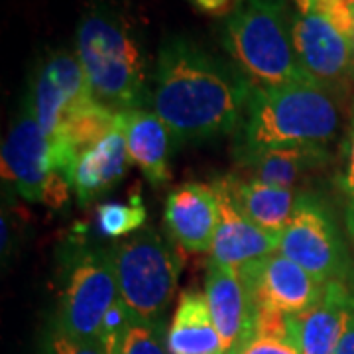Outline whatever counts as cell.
<instances>
[{"label": "cell", "mask_w": 354, "mask_h": 354, "mask_svg": "<svg viewBox=\"0 0 354 354\" xmlns=\"http://www.w3.org/2000/svg\"><path fill=\"white\" fill-rule=\"evenodd\" d=\"M165 342L171 354H225L205 293H181Z\"/></svg>", "instance_id": "ac0fdd59"}, {"label": "cell", "mask_w": 354, "mask_h": 354, "mask_svg": "<svg viewBox=\"0 0 354 354\" xmlns=\"http://www.w3.org/2000/svg\"><path fill=\"white\" fill-rule=\"evenodd\" d=\"M189 2L197 12L213 18H225V16L230 18L239 6V0H189Z\"/></svg>", "instance_id": "d4e9b609"}, {"label": "cell", "mask_w": 354, "mask_h": 354, "mask_svg": "<svg viewBox=\"0 0 354 354\" xmlns=\"http://www.w3.org/2000/svg\"><path fill=\"white\" fill-rule=\"evenodd\" d=\"M250 91L242 73L176 36L160 50L150 101L176 140H207L241 128Z\"/></svg>", "instance_id": "6da1fadb"}, {"label": "cell", "mask_w": 354, "mask_h": 354, "mask_svg": "<svg viewBox=\"0 0 354 354\" xmlns=\"http://www.w3.org/2000/svg\"><path fill=\"white\" fill-rule=\"evenodd\" d=\"M130 164L127 140L118 124L101 140L77 153L71 169V185L77 201L87 205L118 183Z\"/></svg>", "instance_id": "2e32d148"}, {"label": "cell", "mask_w": 354, "mask_h": 354, "mask_svg": "<svg viewBox=\"0 0 354 354\" xmlns=\"http://www.w3.org/2000/svg\"><path fill=\"white\" fill-rule=\"evenodd\" d=\"M327 148H274L248 158L254 179L268 185L293 189L309 171L327 162Z\"/></svg>", "instance_id": "ffe728a7"}, {"label": "cell", "mask_w": 354, "mask_h": 354, "mask_svg": "<svg viewBox=\"0 0 354 354\" xmlns=\"http://www.w3.org/2000/svg\"><path fill=\"white\" fill-rule=\"evenodd\" d=\"M55 171L50 142L39 128L32 104L26 99L24 109L16 116L2 144V176L24 199L44 203L46 189Z\"/></svg>", "instance_id": "8fae6325"}, {"label": "cell", "mask_w": 354, "mask_h": 354, "mask_svg": "<svg viewBox=\"0 0 354 354\" xmlns=\"http://www.w3.org/2000/svg\"><path fill=\"white\" fill-rule=\"evenodd\" d=\"M213 187L221 205V225L211 248V260L232 270L258 262L279 250V236L248 221L234 207L227 187V179L215 181Z\"/></svg>", "instance_id": "4fadbf2b"}, {"label": "cell", "mask_w": 354, "mask_h": 354, "mask_svg": "<svg viewBox=\"0 0 354 354\" xmlns=\"http://www.w3.org/2000/svg\"><path fill=\"white\" fill-rule=\"evenodd\" d=\"M116 124L127 140L130 164H136L153 185H162L171 177L174 132L164 120L146 109L124 111L116 116Z\"/></svg>", "instance_id": "9a60e30c"}, {"label": "cell", "mask_w": 354, "mask_h": 354, "mask_svg": "<svg viewBox=\"0 0 354 354\" xmlns=\"http://www.w3.org/2000/svg\"><path fill=\"white\" fill-rule=\"evenodd\" d=\"M164 218L179 246L191 252H211L221 225V205L213 183H185L171 191Z\"/></svg>", "instance_id": "7c38bea8"}, {"label": "cell", "mask_w": 354, "mask_h": 354, "mask_svg": "<svg viewBox=\"0 0 354 354\" xmlns=\"http://www.w3.org/2000/svg\"><path fill=\"white\" fill-rule=\"evenodd\" d=\"M111 252L120 299L138 319L160 323L179 278V260L171 246L158 230H144Z\"/></svg>", "instance_id": "8992f818"}, {"label": "cell", "mask_w": 354, "mask_h": 354, "mask_svg": "<svg viewBox=\"0 0 354 354\" xmlns=\"http://www.w3.org/2000/svg\"><path fill=\"white\" fill-rule=\"evenodd\" d=\"M148 218V211L140 193H134L124 203H102L97 209V225L102 236L122 239L136 232Z\"/></svg>", "instance_id": "7402d4cb"}, {"label": "cell", "mask_w": 354, "mask_h": 354, "mask_svg": "<svg viewBox=\"0 0 354 354\" xmlns=\"http://www.w3.org/2000/svg\"><path fill=\"white\" fill-rule=\"evenodd\" d=\"M228 193L234 207L254 225L272 234H281L288 227L291 215L297 207L299 195L295 189H283L262 181H230L227 179Z\"/></svg>", "instance_id": "d6986e66"}, {"label": "cell", "mask_w": 354, "mask_h": 354, "mask_svg": "<svg viewBox=\"0 0 354 354\" xmlns=\"http://www.w3.org/2000/svg\"><path fill=\"white\" fill-rule=\"evenodd\" d=\"M351 291L344 281H329L321 301L299 315H291V341L299 354H333L341 341Z\"/></svg>", "instance_id": "e0dca14e"}, {"label": "cell", "mask_w": 354, "mask_h": 354, "mask_svg": "<svg viewBox=\"0 0 354 354\" xmlns=\"http://www.w3.org/2000/svg\"><path fill=\"white\" fill-rule=\"evenodd\" d=\"M205 297L225 353L252 335L256 313L252 299L236 270L209 260L205 276Z\"/></svg>", "instance_id": "5bb4252c"}, {"label": "cell", "mask_w": 354, "mask_h": 354, "mask_svg": "<svg viewBox=\"0 0 354 354\" xmlns=\"http://www.w3.org/2000/svg\"><path fill=\"white\" fill-rule=\"evenodd\" d=\"M239 276L252 299L254 313L258 309H274L286 315H299L319 304L327 290V283L279 252L244 266Z\"/></svg>", "instance_id": "30bf717a"}, {"label": "cell", "mask_w": 354, "mask_h": 354, "mask_svg": "<svg viewBox=\"0 0 354 354\" xmlns=\"http://www.w3.org/2000/svg\"><path fill=\"white\" fill-rule=\"evenodd\" d=\"M341 128L335 93L313 81L252 87L236 140L246 162L274 148H327Z\"/></svg>", "instance_id": "3957f363"}, {"label": "cell", "mask_w": 354, "mask_h": 354, "mask_svg": "<svg viewBox=\"0 0 354 354\" xmlns=\"http://www.w3.org/2000/svg\"><path fill=\"white\" fill-rule=\"evenodd\" d=\"M333 354H354V293L351 295V301H348L346 321H344V330H342L341 341H339Z\"/></svg>", "instance_id": "484cf974"}, {"label": "cell", "mask_w": 354, "mask_h": 354, "mask_svg": "<svg viewBox=\"0 0 354 354\" xmlns=\"http://www.w3.org/2000/svg\"><path fill=\"white\" fill-rule=\"evenodd\" d=\"M333 0H293L299 14H321Z\"/></svg>", "instance_id": "4316f807"}, {"label": "cell", "mask_w": 354, "mask_h": 354, "mask_svg": "<svg viewBox=\"0 0 354 354\" xmlns=\"http://www.w3.org/2000/svg\"><path fill=\"white\" fill-rule=\"evenodd\" d=\"M351 44H353V53H354V28H353V38H351Z\"/></svg>", "instance_id": "f546056e"}, {"label": "cell", "mask_w": 354, "mask_h": 354, "mask_svg": "<svg viewBox=\"0 0 354 354\" xmlns=\"http://www.w3.org/2000/svg\"><path fill=\"white\" fill-rule=\"evenodd\" d=\"M75 53L91 93L114 113L142 109L148 101V64L132 24L106 4L83 14Z\"/></svg>", "instance_id": "277c9868"}, {"label": "cell", "mask_w": 354, "mask_h": 354, "mask_svg": "<svg viewBox=\"0 0 354 354\" xmlns=\"http://www.w3.org/2000/svg\"><path fill=\"white\" fill-rule=\"evenodd\" d=\"M106 354H171L162 337V325L134 319L127 329L102 342Z\"/></svg>", "instance_id": "44dd1931"}, {"label": "cell", "mask_w": 354, "mask_h": 354, "mask_svg": "<svg viewBox=\"0 0 354 354\" xmlns=\"http://www.w3.org/2000/svg\"><path fill=\"white\" fill-rule=\"evenodd\" d=\"M26 99L50 142L53 167L69 181L77 153L116 127L118 113L93 97L75 51H51L38 65Z\"/></svg>", "instance_id": "7a4b0ae2"}, {"label": "cell", "mask_w": 354, "mask_h": 354, "mask_svg": "<svg viewBox=\"0 0 354 354\" xmlns=\"http://www.w3.org/2000/svg\"><path fill=\"white\" fill-rule=\"evenodd\" d=\"M278 252L323 283L344 281L348 274V256L339 228L329 211L307 195H299L288 227L279 234Z\"/></svg>", "instance_id": "ba28073f"}, {"label": "cell", "mask_w": 354, "mask_h": 354, "mask_svg": "<svg viewBox=\"0 0 354 354\" xmlns=\"http://www.w3.org/2000/svg\"><path fill=\"white\" fill-rule=\"evenodd\" d=\"M116 299L120 291L113 252L87 250L69 272L57 325L77 339L101 342L102 321Z\"/></svg>", "instance_id": "52a82bcc"}, {"label": "cell", "mask_w": 354, "mask_h": 354, "mask_svg": "<svg viewBox=\"0 0 354 354\" xmlns=\"http://www.w3.org/2000/svg\"><path fill=\"white\" fill-rule=\"evenodd\" d=\"M346 191L351 197V205L354 209V120L353 132H351V142H348V169H346Z\"/></svg>", "instance_id": "83f0119b"}, {"label": "cell", "mask_w": 354, "mask_h": 354, "mask_svg": "<svg viewBox=\"0 0 354 354\" xmlns=\"http://www.w3.org/2000/svg\"><path fill=\"white\" fill-rule=\"evenodd\" d=\"M225 48L252 87L309 81L295 55L283 0H239L225 26Z\"/></svg>", "instance_id": "5b68a950"}, {"label": "cell", "mask_w": 354, "mask_h": 354, "mask_svg": "<svg viewBox=\"0 0 354 354\" xmlns=\"http://www.w3.org/2000/svg\"><path fill=\"white\" fill-rule=\"evenodd\" d=\"M291 36L299 67L309 81L330 93H346L354 83L351 39L321 14H295Z\"/></svg>", "instance_id": "9c48e42d"}, {"label": "cell", "mask_w": 354, "mask_h": 354, "mask_svg": "<svg viewBox=\"0 0 354 354\" xmlns=\"http://www.w3.org/2000/svg\"><path fill=\"white\" fill-rule=\"evenodd\" d=\"M225 354H242V342L241 344H234V346H232V348H230V351Z\"/></svg>", "instance_id": "f1b7e54d"}, {"label": "cell", "mask_w": 354, "mask_h": 354, "mask_svg": "<svg viewBox=\"0 0 354 354\" xmlns=\"http://www.w3.org/2000/svg\"><path fill=\"white\" fill-rule=\"evenodd\" d=\"M242 354H299V351L291 341L252 335L242 342Z\"/></svg>", "instance_id": "cb8c5ba5"}, {"label": "cell", "mask_w": 354, "mask_h": 354, "mask_svg": "<svg viewBox=\"0 0 354 354\" xmlns=\"http://www.w3.org/2000/svg\"><path fill=\"white\" fill-rule=\"evenodd\" d=\"M48 354H106L101 342L83 341L65 333L59 325L48 337Z\"/></svg>", "instance_id": "603a6c76"}]
</instances>
